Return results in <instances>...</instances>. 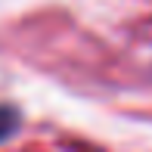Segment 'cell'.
Masks as SVG:
<instances>
[{
    "instance_id": "1",
    "label": "cell",
    "mask_w": 152,
    "mask_h": 152,
    "mask_svg": "<svg viewBox=\"0 0 152 152\" xmlns=\"http://www.w3.org/2000/svg\"><path fill=\"white\" fill-rule=\"evenodd\" d=\"M12 127H16V112H12V109H3V106H0V137H6Z\"/></svg>"
}]
</instances>
